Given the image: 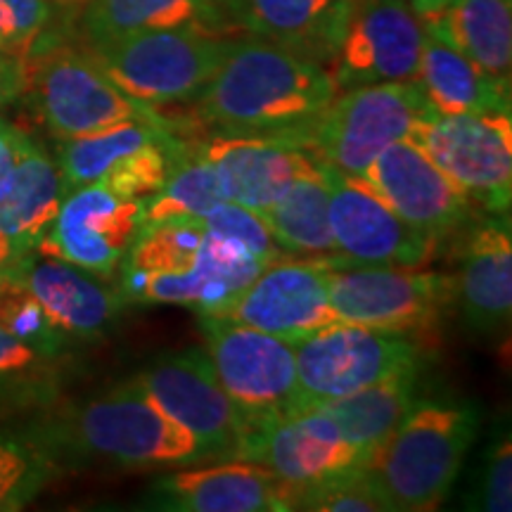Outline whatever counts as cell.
I'll use <instances>...</instances> for the list:
<instances>
[{
    "label": "cell",
    "mask_w": 512,
    "mask_h": 512,
    "mask_svg": "<svg viewBox=\"0 0 512 512\" xmlns=\"http://www.w3.org/2000/svg\"><path fill=\"white\" fill-rule=\"evenodd\" d=\"M19 256H22V254L17 252L15 245H12V242L5 238L3 233H0V283H3V280L8 278L10 271H12V266L17 264Z\"/></svg>",
    "instance_id": "cell-41"
},
{
    "label": "cell",
    "mask_w": 512,
    "mask_h": 512,
    "mask_svg": "<svg viewBox=\"0 0 512 512\" xmlns=\"http://www.w3.org/2000/svg\"><path fill=\"white\" fill-rule=\"evenodd\" d=\"M422 98L441 114L510 112V79L484 72L463 53L425 34L418 74Z\"/></svg>",
    "instance_id": "cell-25"
},
{
    "label": "cell",
    "mask_w": 512,
    "mask_h": 512,
    "mask_svg": "<svg viewBox=\"0 0 512 512\" xmlns=\"http://www.w3.org/2000/svg\"><path fill=\"white\" fill-rule=\"evenodd\" d=\"M470 508L484 512L512 510V444L510 430H498L486 448L479 477L470 496Z\"/></svg>",
    "instance_id": "cell-36"
},
{
    "label": "cell",
    "mask_w": 512,
    "mask_h": 512,
    "mask_svg": "<svg viewBox=\"0 0 512 512\" xmlns=\"http://www.w3.org/2000/svg\"><path fill=\"white\" fill-rule=\"evenodd\" d=\"M10 273L41 302L67 339L105 335L124 304L121 294L102 285L95 273L36 249L19 256Z\"/></svg>",
    "instance_id": "cell-21"
},
{
    "label": "cell",
    "mask_w": 512,
    "mask_h": 512,
    "mask_svg": "<svg viewBox=\"0 0 512 512\" xmlns=\"http://www.w3.org/2000/svg\"><path fill=\"white\" fill-rule=\"evenodd\" d=\"M420 22L425 34L463 53L484 72L510 79L512 0H453Z\"/></svg>",
    "instance_id": "cell-27"
},
{
    "label": "cell",
    "mask_w": 512,
    "mask_h": 512,
    "mask_svg": "<svg viewBox=\"0 0 512 512\" xmlns=\"http://www.w3.org/2000/svg\"><path fill=\"white\" fill-rule=\"evenodd\" d=\"M204 223L216 238L226 240L228 245L238 247L240 252H245L254 259L271 264V261L280 259L283 249L275 245L271 230L266 228L264 219L254 211L235 202H221L219 207L211 209L207 216H202Z\"/></svg>",
    "instance_id": "cell-35"
},
{
    "label": "cell",
    "mask_w": 512,
    "mask_h": 512,
    "mask_svg": "<svg viewBox=\"0 0 512 512\" xmlns=\"http://www.w3.org/2000/svg\"><path fill=\"white\" fill-rule=\"evenodd\" d=\"M50 358L19 342L0 325V389L29 387L46 375Z\"/></svg>",
    "instance_id": "cell-38"
},
{
    "label": "cell",
    "mask_w": 512,
    "mask_h": 512,
    "mask_svg": "<svg viewBox=\"0 0 512 512\" xmlns=\"http://www.w3.org/2000/svg\"><path fill=\"white\" fill-rule=\"evenodd\" d=\"M152 503L176 512H283L292 510V489L254 460L228 458L157 479Z\"/></svg>",
    "instance_id": "cell-20"
},
{
    "label": "cell",
    "mask_w": 512,
    "mask_h": 512,
    "mask_svg": "<svg viewBox=\"0 0 512 512\" xmlns=\"http://www.w3.org/2000/svg\"><path fill=\"white\" fill-rule=\"evenodd\" d=\"M444 174L489 214H508L512 200L510 112L441 114L422 107L411 136Z\"/></svg>",
    "instance_id": "cell-9"
},
{
    "label": "cell",
    "mask_w": 512,
    "mask_h": 512,
    "mask_svg": "<svg viewBox=\"0 0 512 512\" xmlns=\"http://www.w3.org/2000/svg\"><path fill=\"white\" fill-rule=\"evenodd\" d=\"M335 318L387 332L437 325L456 302V278L401 266H354L335 259L328 268Z\"/></svg>",
    "instance_id": "cell-11"
},
{
    "label": "cell",
    "mask_w": 512,
    "mask_h": 512,
    "mask_svg": "<svg viewBox=\"0 0 512 512\" xmlns=\"http://www.w3.org/2000/svg\"><path fill=\"white\" fill-rule=\"evenodd\" d=\"M221 202H226V192L202 145H178L162 188L145 197L140 230L159 226L164 221L202 219Z\"/></svg>",
    "instance_id": "cell-31"
},
{
    "label": "cell",
    "mask_w": 512,
    "mask_h": 512,
    "mask_svg": "<svg viewBox=\"0 0 512 512\" xmlns=\"http://www.w3.org/2000/svg\"><path fill=\"white\" fill-rule=\"evenodd\" d=\"M50 19V0H0V50L27 60L46 34Z\"/></svg>",
    "instance_id": "cell-37"
},
{
    "label": "cell",
    "mask_w": 512,
    "mask_h": 512,
    "mask_svg": "<svg viewBox=\"0 0 512 512\" xmlns=\"http://www.w3.org/2000/svg\"><path fill=\"white\" fill-rule=\"evenodd\" d=\"M57 470V456L41 437L0 432V512L27 508Z\"/></svg>",
    "instance_id": "cell-32"
},
{
    "label": "cell",
    "mask_w": 512,
    "mask_h": 512,
    "mask_svg": "<svg viewBox=\"0 0 512 512\" xmlns=\"http://www.w3.org/2000/svg\"><path fill=\"white\" fill-rule=\"evenodd\" d=\"M420 399V366H408L382 377L380 382L342 399L323 403V411L335 422L342 437L370 458L384 444L411 406Z\"/></svg>",
    "instance_id": "cell-28"
},
{
    "label": "cell",
    "mask_w": 512,
    "mask_h": 512,
    "mask_svg": "<svg viewBox=\"0 0 512 512\" xmlns=\"http://www.w3.org/2000/svg\"><path fill=\"white\" fill-rule=\"evenodd\" d=\"M325 174L332 240L344 264L418 268L432 259L437 238L403 221L363 178L328 164Z\"/></svg>",
    "instance_id": "cell-13"
},
{
    "label": "cell",
    "mask_w": 512,
    "mask_h": 512,
    "mask_svg": "<svg viewBox=\"0 0 512 512\" xmlns=\"http://www.w3.org/2000/svg\"><path fill=\"white\" fill-rule=\"evenodd\" d=\"M136 387L181 425L207 453V458H235L245 439V427L219 377L207 349L166 354L131 380Z\"/></svg>",
    "instance_id": "cell-12"
},
{
    "label": "cell",
    "mask_w": 512,
    "mask_h": 512,
    "mask_svg": "<svg viewBox=\"0 0 512 512\" xmlns=\"http://www.w3.org/2000/svg\"><path fill=\"white\" fill-rule=\"evenodd\" d=\"M363 178L403 221L432 238L463 226L470 197L411 140H399L375 157Z\"/></svg>",
    "instance_id": "cell-17"
},
{
    "label": "cell",
    "mask_w": 512,
    "mask_h": 512,
    "mask_svg": "<svg viewBox=\"0 0 512 512\" xmlns=\"http://www.w3.org/2000/svg\"><path fill=\"white\" fill-rule=\"evenodd\" d=\"M306 126L275 133H219L202 145L221 178L226 200L264 214L313 159Z\"/></svg>",
    "instance_id": "cell-18"
},
{
    "label": "cell",
    "mask_w": 512,
    "mask_h": 512,
    "mask_svg": "<svg viewBox=\"0 0 512 512\" xmlns=\"http://www.w3.org/2000/svg\"><path fill=\"white\" fill-rule=\"evenodd\" d=\"M465 323L491 335L512 311V230L508 214H491L467 233L456 278Z\"/></svg>",
    "instance_id": "cell-23"
},
{
    "label": "cell",
    "mask_w": 512,
    "mask_h": 512,
    "mask_svg": "<svg viewBox=\"0 0 512 512\" xmlns=\"http://www.w3.org/2000/svg\"><path fill=\"white\" fill-rule=\"evenodd\" d=\"M27 88L43 124L57 140L88 136L131 119H164L155 107L121 91L88 50H36L34 60H27Z\"/></svg>",
    "instance_id": "cell-10"
},
{
    "label": "cell",
    "mask_w": 512,
    "mask_h": 512,
    "mask_svg": "<svg viewBox=\"0 0 512 512\" xmlns=\"http://www.w3.org/2000/svg\"><path fill=\"white\" fill-rule=\"evenodd\" d=\"M169 133L166 119H131L88 136L62 140L55 164L60 169L64 190L72 192L81 185L102 181L126 164L140 147Z\"/></svg>",
    "instance_id": "cell-30"
},
{
    "label": "cell",
    "mask_w": 512,
    "mask_h": 512,
    "mask_svg": "<svg viewBox=\"0 0 512 512\" xmlns=\"http://www.w3.org/2000/svg\"><path fill=\"white\" fill-rule=\"evenodd\" d=\"M332 261L275 259L209 316L235 320L283 342H299L337 320L328 297Z\"/></svg>",
    "instance_id": "cell-14"
},
{
    "label": "cell",
    "mask_w": 512,
    "mask_h": 512,
    "mask_svg": "<svg viewBox=\"0 0 512 512\" xmlns=\"http://www.w3.org/2000/svg\"><path fill=\"white\" fill-rule=\"evenodd\" d=\"M297 358V396L292 415L309 413L408 366H420V347L403 332L354 323L325 325L292 344Z\"/></svg>",
    "instance_id": "cell-7"
},
{
    "label": "cell",
    "mask_w": 512,
    "mask_h": 512,
    "mask_svg": "<svg viewBox=\"0 0 512 512\" xmlns=\"http://www.w3.org/2000/svg\"><path fill=\"white\" fill-rule=\"evenodd\" d=\"M0 325L50 361L67 347V337L55 328L41 302L12 273L0 283Z\"/></svg>",
    "instance_id": "cell-33"
},
{
    "label": "cell",
    "mask_w": 512,
    "mask_h": 512,
    "mask_svg": "<svg viewBox=\"0 0 512 512\" xmlns=\"http://www.w3.org/2000/svg\"><path fill=\"white\" fill-rule=\"evenodd\" d=\"M358 0H214L230 29L328 62Z\"/></svg>",
    "instance_id": "cell-22"
},
{
    "label": "cell",
    "mask_w": 512,
    "mask_h": 512,
    "mask_svg": "<svg viewBox=\"0 0 512 512\" xmlns=\"http://www.w3.org/2000/svg\"><path fill=\"white\" fill-rule=\"evenodd\" d=\"M242 460L268 467L292 491L366 467L368 456L349 444L323 411L278 420L249 434L238 448Z\"/></svg>",
    "instance_id": "cell-19"
},
{
    "label": "cell",
    "mask_w": 512,
    "mask_h": 512,
    "mask_svg": "<svg viewBox=\"0 0 512 512\" xmlns=\"http://www.w3.org/2000/svg\"><path fill=\"white\" fill-rule=\"evenodd\" d=\"M292 510L384 512L392 510L366 467L292 491Z\"/></svg>",
    "instance_id": "cell-34"
},
{
    "label": "cell",
    "mask_w": 512,
    "mask_h": 512,
    "mask_svg": "<svg viewBox=\"0 0 512 512\" xmlns=\"http://www.w3.org/2000/svg\"><path fill=\"white\" fill-rule=\"evenodd\" d=\"M41 439L55 456L57 451H69L119 467L195 465L207 460L204 448L133 382L69 411Z\"/></svg>",
    "instance_id": "cell-4"
},
{
    "label": "cell",
    "mask_w": 512,
    "mask_h": 512,
    "mask_svg": "<svg viewBox=\"0 0 512 512\" xmlns=\"http://www.w3.org/2000/svg\"><path fill=\"white\" fill-rule=\"evenodd\" d=\"M453 0H411V10L415 12V15H418V19H422V17H430V15H434V12H439V10H444L446 5H451Z\"/></svg>",
    "instance_id": "cell-42"
},
{
    "label": "cell",
    "mask_w": 512,
    "mask_h": 512,
    "mask_svg": "<svg viewBox=\"0 0 512 512\" xmlns=\"http://www.w3.org/2000/svg\"><path fill=\"white\" fill-rule=\"evenodd\" d=\"M337 95L323 62L264 41L235 38L197 95V117L219 133H275L309 126Z\"/></svg>",
    "instance_id": "cell-1"
},
{
    "label": "cell",
    "mask_w": 512,
    "mask_h": 512,
    "mask_svg": "<svg viewBox=\"0 0 512 512\" xmlns=\"http://www.w3.org/2000/svg\"><path fill=\"white\" fill-rule=\"evenodd\" d=\"M29 136L24 131H19L17 126H12L10 121L0 119V178L5 176V171L10 169V164L15 162L19 147L24 145V140Z\"/></svg>",
    "instance_id": "cell-40"
},
{
    "label": "cell",
    "mask_w": 512,
    "mask_h": 512,
    "mask_svg": "<svg viewBox=\"0 0 512 512\" xmlns=\"http://www.w3.org/2000/svg\"><path fill=\"white\" fill-rule=\"evenodd\" d=\"M200 328L211 366L240 415L245 437L292 418L297 358L290 342L235 320L202 313Z\"/></svg>",
    "instance_id": "cell-6"
},
{
    "label": "cell",
    "mask_w": 512,
    "mask_h": 512,
    "mask_svg": "<svg viewBox=\"0 0 512 512\" xmlns=\"http://www.w3.org/2000/svg\"><path fill=\"white\" fill-rule=\"evenodd\" d=\"M88 48L159 29H197L228 36V22L214 0H88L83 5Z\"/></svg>",
    "instance_id": "cell-26"
},
{
    "label": "cell",
    "mask_w": 512,
    "mask_h": 512,
    "mask_svg": "<svg viewBox=\"0 0 512 512\" xmlns=\"http://www.w3.org/2000/svg\"><path fill=\"white\" fill-rule=\"evenodd\" d=\"M143 211L140 197H124L102 183L81 185L64 195L53 228L36 252L95 275H112L138 238Z\"/></svg>",
    "instance_id": "cell-16"
},
{
    "label": "cell",
    "mask_w": 512,
    "mask_h": 512,
    "mask_svg": "<svg viewBox=\"0 0 512 512\" xmlns=\"http://www.w3.org/2000/svg\"><path fill=\"white\" fill-rule=\"evenodd\" d=\"M477 432V406L420 396L368 458L366 470L392 510H437L456 484Z\"/></svg>",
    "instance_id": "cell-3"
},
{
    "label": "cell",
    "mask_w": 512,
    "mask_h": 512,
    "mask_svg": "<svg viewBox=\"0 0 512 512\" xmlns=\"http://www.w3.org/2000/svg\"><path fill=\"white\" fill-rule=\"evenodd\" d=\"M119 266L124 304H181L209 316L268 264L216 238L204 219H178L140 230Z\"/></svg>",
    "instance_id": "cell-2"
},
{
    "label": "cell",
    "mask_w": 512,
    "mask_h": 512,
    "mask_svg": "<svg viewBox=\"0 0 512 512\" xmlns=\"http://www.w3.org/2000/svg\"><path fill=\"white\" fill-rule=\"evenodd\" d=\"M425 29L406 0H358L332 55L337 91L413 81Z\"/></svg>",
    "instance_id": "cell-15"
},
{
    "label": "cell",
    "mask_w": 512,
    "mask_h": 512,
    "mask_svg": "<svg viewBox=\"0 0 512 512\" xmlns=\"http://www.w3.org/2000/svg\"><path fill=\"white\" fill-rule=\"evenodd\" d=\"M64 195L57 164L27 138L0 178V233L19 254L34 252L53 228Z\"/></svg>",
    "instance_id": "cell-24"
},
{
    "label": "cell",
    "mask_w": 512,
    "mask_h": 512,
    "mask_svg": "<svg viewBox=\"0 0 512 512\" xmlns=\"http://www.w3.org/2000/svg\"><path fill=\"white\" fill-rule=\"evenodd\" d=\"M50 3H57V5H69V8H74V5H86L88 0H50Z\"/></svg>",
    "instance_id": "cell-43"
},
{
    "label": "cell",
    "mask_w": 512,
    "mask_h": 512,
    "mask_svg": "<svg viewBox=\"0 0 512 512\" xmlns=\"http://www.w3.org/2000/svg\"><path fill=\"white\" fill-rule=\"evenodd\" d=\"M27 91V60L0 50V107L15 102Z\"/></svg>",
    "instance_id": "cell-39"
},
{
    "label": "cell",
    "mask_w": 512,
    "mask_h": 512,
    "mask_svg": "<svg viewBox=\"0 0 512 512\" xmlns=\"http://www.w3.org/2000/svg\"><path fill=\"white\" fill-rule=\"evenodd\" d=\"M425 105L413 81L347 88L306 126L304 147L332 169L363 176L382 150L411 136Z\"/></svg>",
    "instance_id": "cell-8"
},
{
    "label": "cell",
    "mask_w": 512,
    "mask_h": 512,
    "mask_svg": "<svg viewBox=\"0 0 512 512\" xmlns=\"http://www.w3.org/2000/svg\"><path fill=\"white\" fill-rule=\"evenodd\" d=\"M328 174L318 159L306 166L261 219L283 252L309 259H339L330 230Z\"/></svg>",
    "instance_id": "cell-29"
},
{
    "label": "cell",
    "mask_w": 512,
    "mask_h": 512,
    "mask_svg": "<svg viewBox=\"0 0 512 512\" xmlns=\"http://www.w3.org/2000/svg\"><path fill=\"white\" fill-rule=\"evenodd\" d=\"M233 41V36L197 29H159L88 48V53L133 100L164 107L195 100Z\"/></svg>",
    "instance_id": "cell-5"
}]
</instances>
